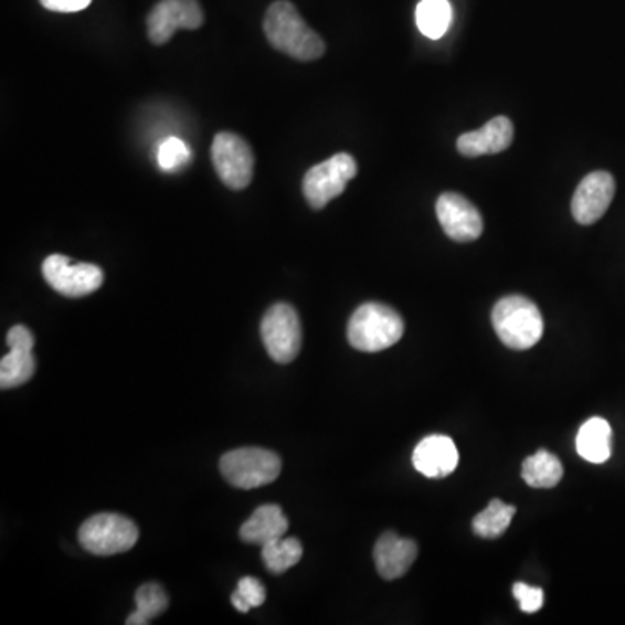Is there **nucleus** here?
Masks as SVG:
<instances>
[{
  "instance_id": "f257e3e1",
  "label": "nucleus",
  "mask_w": 625,
  "mask_h": 625,
  "mask_svg": "<svg viewBox=\"0 0 625 625\" xmlns=\"http://www.w3.org/2000/svg\"><path fill=\"white\" fill-rule=\"evenodd\" d=\"M264 33L276 51L299 62H315L326 53V44L306 25L299 11L288 0H276L264 18Z\"/></svg>"
},
{
  "instance_id": "f03ea898",
  "label": "nucleus",
  "mask_w": 625,
  "mask_h": 625,
  "mask_svg": "<svg viewBox=\"0 0 625 625\" xmlns=\"http://www.w3.org/2000/svg\"><path fill=\"white\" fill-rule=\"evenodd\" d=\"M405 324L399 312L381 303H367L351 315L348 341L362 353L388 350L403 338Z\"/></svg>"
},
{
  "instance_id": "7ed1b4c3",
  "label": "nucleus",
  "mask_w": 625,
  "mask_h": 625,
  "mask_svg": "<svg viewBox=\"0 0 625 625\" xmlns=\"http://www.w3.org/2000/svg\"><path fill=\"white\" fill-rule=\"evenodd\" d=\"M491 324L504 345L516 351L530 350L544 333L537 305L523 296H508L494 306Z\"/></svg>"
},
{
  "instance_id": "20e7f679",
  "label": "nucleus",
  "mask_w": 625,
  "mask_h": 625,
  "mask_svg": "<svg viewBox=\"0 0 625 625\" xmlns=\"http://www.w3.org/2000/svg\"><path fill=\"white\" fill-rule=\"evenodd\" d=\"M220 469L227 484L252 490L273 484L280 476L282 459L264 448H236L221 457Z\"/></svg>"
},
{
  "instance_id": "39448f33",
  "label": "nucleus",
  "mask_w": 625,
  "mask_h": 625,
  "mask_svg": "<svg viewBox=\"0 0 625 625\" xmlns=\"http://www.w3.org/2000/svg\"><path fill=\"white\" fill-rule=\"evenodd\" d=\"M138 527L126 516L102 512L91 516L78 530V540L86 551L98 557H114L135 548L138 542Z\"/></svg>"
},
{
  "instance_id": "423d86ee",
  "label": "nucleus",
  "mask_w": 625,
  "mask_h": 625,
  "mask_svg": "<svg viewBox=\"0 0 625 625\" xmlns=\"http://www.w3.org/2000/svg\"><path fill=\"white\" fill-rule=\"evenodd\" d=\"M358 166L350 153H338L326 162L311 167L303 179V193L312 209H324L357 176Z\"/></svg>"
},
{
  "instance_id": "0eeeda50",
  "label": "nucleus",
  "mask_w": 625,
  "mask_h": 625,
  "mask_svg": "<svg viewBox=\"0 0 625 625\" xmlns=\"http://www.w3.org/2000/svg\"><path fill=\"white\" fill-rule=\"evenodd\" d=\"M261 338L276 363L296 360L303 345V330L296 309L287 303L272 306L261 321Z\"/></svg>"
},
{
  "instance_id": "6e6552de",
  "label": "nucleus",
  "mask_w": 625,
  "mask_h": 625,
  "mask_svg": "<svg viewBox=\"0 0 625 625\" xmlns=\"http://www.w3.org/2000/svg\"><path fill=\"white\" fill-rule=\"evenodd\" d=\"M44 278L56 293L66 297H84L96 293L105 280L96 264L74 263L63 254H53L42 264Z\"/></svg>"
},
{
  "instance_id": "1a4fd4ad",
  "label": "nucleus",
  "mask_w": 625,
  "mask_h": 625,
  "mask_svg": "<svg viewBox=\"0 0 625 625\" xmlns=\"http://www.w3.org/2000/svg\"><path fill=\"white\" fill-rule=\"evenodd\" d=\"M212 163L230 190H244L254 174V153L245 139L233 133H220L212 142Z\"/></svg>"
},
{
  "instance_id": "9d476101",
  "label": "nucleus",
  "mask_w": 625,
  "mask_h": 625,
  "mask_svg": "<svg viewBox=\"0 0 625 625\" xmlns=\"http://www.w3.org/2000/svg\"><path fill=\"white\" fill-rule=\"evenodd\" d=\"M203 25V11L197 0H160L147 18L148 38L153 44L171 41L179 29L197 30Z\"/></svg>"
},
{
  "instance_id": "9b49d317",
  "label": "nucleus",
  "mask_w": 625,
  "mask_h": 625,
  "mask_svg": "<svg viewBox=\"0 0 625 625\" xmlns=\"http://www.w3.org/2000/svg\"><path fill=\"white\" fill-rule=\"evenodd\" d=\"M436 215L448 239L466 244L475 242L484 233V218L466 197L443 193L436 200Z\"/></svg>"
},
{
  "instance_id": "f8f14e48",
  "label": "nucleus",
  "mask_w": 625,
  "mask_h": 625,
  "mask_svg": "<svg viewBox=\"0 0 625 625\" xmlns=\"http://www.w3.org/2000/svg\"><path fill=\"white\" fill-rule=\"evenodd\" d=\"M613 195L615 179L610 172L596 171L585 176L572 199V214L576 223L589 226L601 220V215L610 208Z\"/></svg>"
},
{
  "instance_id": "ddd939ff",
  "label": "nucleus",
  "mask_w": 625,
  "mask_h": 625,
  "mask_svg": "<svg viewBox=\"0 0 625 625\" xmlns=\"http://www.w3.org/2000/svg\"><path fill=\"white\" fill-rule=\"evenodd\" d=\"M412 463L427 478H445L457 469L459 452L448 436L431 435L415 447Z\"/></svg>"
},
{
  "instance_id": "4468645a",
  "label": "nucleus",
  "mask_w": 625,
  "mask_h": 625,
  "mask_svg": "<svg viewBox=\"0 0 625 625\" xmlns=\"http://www.w3.org/2000/svg\"><path fill=\"white\" fill-rule=\"evenodd\" d=\"M515 138V129L508 117L491 118L481 129L466 133L457 139V150L464 157L476 159L484 155H496L508 150Z\"/></svg>"
},
{
  "instance_id": "2eb2a0df",
  "label": "nucleus",
  "mask_w": 625,
  "mask_h": 625,
  "mask_svg": "<svg viewBox=\"0 0 625 625\" xmlns=\"http://www.w3.org/2000/svg\"><path fill=\"white\" fill-rule=\"evenodd\" d=\"M417 552L414 540L403 539L394 532L382 533L374 548L379 575L386 581L400 579L412 569V564L417 560Z\"/></svg>"
},
{
  "instance_id": "dca6fc26",
  "label": "nucleus",
  "mask_w": 625,
  "mask_h": 625,
  "mask_svg": "<svg viewBox=\"0 0 625 625\" xmlns=\"http://www.w3.org/2000/svg\"><path fill=\"white\" fill-rule=\"evenodd\" d=\"M287 516L276 504H264L256 511L252 512L251 518L240 528V539L247 544H256L263 548L272 540L280 539L287 533Z\"/></svg>"
},
{
  "instance_id": "f3484780",
  "label": "nucleus",
  "mask_w": 625,
  "mask_h": 625,
  "mask_svg": "<svg viewBox=\"0 0 625 625\" xmlns=\"http://www.w3.org/2000/svg\"><path fill=\"white\" fill-rule=\"evenodd\" d=\"M612 427L605 419H589L576 435V452L587 463H606L612 455Z\"/></svg>"
},
{
  "instance_id": "a211bd4d",
  "label": "nucleus",
  "mask_w": 625,
  "mask_h": 625,
  "mask_svg": "<svg viewBox=\"0 0 625 625\" xmlns=\"http://www.w3.org/2000/svg\"><path fill=\"white\" fill-rule=\"evenodd\" d=\"M521 475L530 487L552 488L563 478V466L557 455L548 451H539L525 460Z\"/></svg>"
},
{
  "instance_id": "6ab92c4d",
  "label": "nucleus",
  "mask_w": 625,
  "mask_h": 625,
  "mask_svg": "<svg viewBox=\"0 0 625 625\" xmlns=\"http://www.w3.org/2000/svg\"><path fill=\"white\" fill-rule=\"evenodd\" d=\"M452 6L448 0H421L415 11L419 30L427 39L438 41L452 23Z\"/></svg>"
},
{
  "instance_id": "aec40b11",
  "label": "nucleus",
  "mask_w": 625,
  "mask_h": 625,
  "mask_svg": "<svg viewBox=\"0 0 625 625\" xmlns=\"http://www.w3.org/2000/svg\"><path fill=\"white\" fill-rule=\"evenodd\" d=\"M35 374V358L33 350L11 348L0 360V386L2 390L23 386Z\"/></svg>"
},
{
  "instance_id": "412c9836",
  "label": "nucleus",
  "mask_w": 625,
  "mask_h": 625,
  "mask_svg": "<svg viewBox=\"0 0 625 625\" xmlns=\"http://www.w3.org/2000/svg\"><path fill=\"white\" fill-rule=\"evenodd\" d=\"M515 515V506L494 499L488 504V508L473 520V532L484 539H499L508 530Z\"/></svg>"
},
{
  "instance_id": "4be33fe9",
  "label": "nucleus",
  "mask_w": 625,
  "mask_h": 625,
  "mask_svg": "<svg viewBox=\"0 0 625 625\" xmlns=\"http://www.w3.org/2000/svg\"><path fill=\"white\" fill-rule=\"evenodd\" d=\"M303 558V545L294 537H280L263 545V560L268 572L282 575L293 569Z\"/></svg>"
},
{
  "instance_id": "5701e85b",
  "label": "nucleus",
  "mask_w": 625,
  "mask_h": 625,
  "mask_svg": "<svg viewBox=\"0 0 625 625\" xmlns=\"http://www.w3.org/2000/svg\"><path fill=\"white\" fill-rule=\"evenodd\" d=\"M169 606V597L162 585L150 584L141 585L136 591V612L130 613L127 625H147L151 618L159 617Z\"/></svg>"
},
{
  "instance_id": "b1692460",
  "label": "nucleus",
  "mask_w": 625,
  "mask_h": 625,
  "mask_svg": "<svg viewBox=\"0 0 625 625\" xmlns=\"http://www.w3.org/2000/svg\"><path fill=\"white\" fill-rule=\"evenodd\" d=\"M191 160V150L183 139L171 138L163 139L157 150V162L163 172H176L183 169Z\"/></svg>"
},
{
  "instance_id": "393cba45",
  "label": "nucleus",
  "mask_w": 625,
  "mask_h": 625,
  "mask_svg": "<svg viewBox=\"0 0 625 625\" xmlns=\"http://www.w3.org/2000/svg\"><path fill=\"white\" fill-rule=\"evenodd\" d=\"M266 600V589L254 576L240 579L239 587L232 594V603L239 612L247 613L251 608H257Z\"/></svg>"
},
{
  "instance_id": "a878e982",
  "label": "nucleus",
  "mask_w": 625,
  "mask_h": 625,
  "mask_svg": "<svg viewBox=\"0 0 625 625\" xmlns=\"http://www.w3.org/2000/svg\"><path fill=\"white\" fill-rule=\"evenodd\" d=\"M512 594H515L516 600L520 603V608L525 613H537L544 605V591L540 587H532V585L518 582V584L512 585Z\"/></svg>"
},
{
  "instance_id": "bb28decb",
  "label": "nucleus",
  "mask_w": 625,
  "mask_h": 625,
  "mask_svg": "<svg viewBox=\"0 0 625 625\" xmlns=\"http://www.w3.org/2000/svg\"><path fill=\"white\" fill-rule=\"evenodd\" d=\"M93 0H41V4L54 13H78L89 8Z\"/></svg>"
},
{
  "instance_id": "cd10ccee",
  "label": "nucleus",
  "mask_w": 625,
  "mask_h": 625,
  "mask_svg": "<svg viewBox=\"0 0 625 625\" xmlns=\"http://www.w3.org/2000/svg\"><path fill=\"white\" fill-rule=\"evenodd\" d=\"M8 346L9 350H11V348L33 350V346H35V338H33V333L30 332L25 326H14L13 329L8 332Z\"/></svg>"
}]
</instances>
